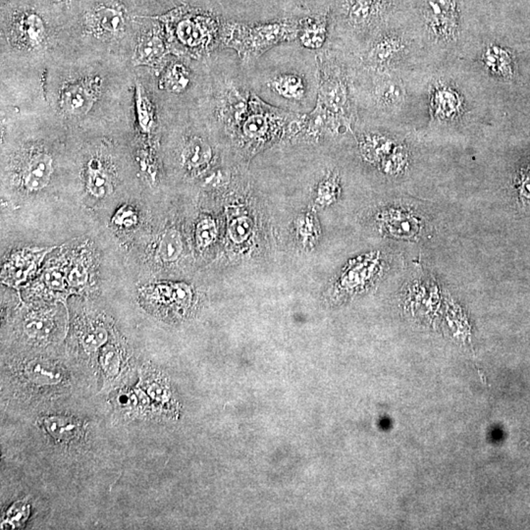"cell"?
Segmentation results:
<instances>
[{
	"instance_id": "277c9868",
	"label": "cell",
	"mask_w": 530,
	"mask_h": 530,
	"mask_svg": "<svg viewBox=\"0 0 530 530\" xmlns=\"http://www.w3.org/2000/svg\"><path fill=\"white\" fill-rule=\"evenodd\" d=\"M423 15L431 37L444 43L457 40L461 21L457 0H424Z\"/></svg>"
},
{
	"instance_id": "603a6c76",
	"label": "cell",
	"mask_w": 530,
	"mask_h": 530,
	"mask_svg": "<svg viewBox=\"0 0 530 530\" xmlns=\"http://www.w3.org/2000/svg\"><path fill=\"white\" fill-rule=\"evenodd\" d=\"M196 241L201 247L206 248L216 241L217 236L216 223L211 219H203L196 226Z\"/></svg>"
},
{
	"instance_id": "5bb4252c",
	"label": "cell",
	"mask_w": 530,
	"mask_h": 530,
	"mask_svg": "<svg viewBox=\"0 0 530 530\" xmlns=\"http://www.w3.org/2000/svg\"><path fill=\"white\" fill-rule=\"evenodd\" d=\"M64 105L67 110L72 113H82L89 110L92 102V92L89 88L83 85H75L70 87L64 92Z\"/></svg>"
},
{
	"instance_id": "e0dca14e",
	"label": "cell",
	"mask_w": 530,
	"mask_h": 530,
	"mask_svg": "<svg viewBox=\"0 0 530 530\" xmlns=\"http://www.w3.org/2000/svg\"><path fill=\"white\" fill-rule=\"evenodd\" d=\"M88 188L92 196L103 198L107 196L111 190V183L107 174L102 171V165L98 160H92L90 164L89 180Z\"/></svg>"
},
{
	"instance_id": "cb8c5ba5",
	"label": "cell",
	"mask_w": 530,
	"mask_h": 530,
	"mask_svg": "<svg viewBox=\"0 0 530 530\" xmlns=\"http://www.w3.org/2000/svg\"><path fill=\"white\" fill-rule=\"evenodd\" d=\"M107 331L102 327L92 328L87 331L82 338L83 345L89 351L97 350L107 342Z\"/></svg>"
},
{
	"instance_id": "44dd1931",
	"label": "cell",
	"mask_w": 530,
	"mask_h": 530,
	"mask_svg": "<svg viewBox=\"0 0 530 530\" xmlns=\"http://www.w3.org/2000/svg\"><path fill=\"white\" fill-rule=\"evenodd\" d=\"M95 26L106 33H116L122 29L124 18L122 13L113 9H102L95 14Z\"/></svg>"
},
{
	"instance_id": "f546056e",
	"label": "cell",
	"mask_w": 530,
	"mask_h": 530,
	"mask_svg": "<svg viewBox=\"0 0 530 530\" xmlns=\"http://www.w3.org/2000/svg\"><path fill=\"white\" fill-rule=\"evenodd\" d=\"M526 179V178H524ZM521 196H526V198H530V176H527L526 180L521 184Z\"/></svg>"
},
{
	"instance_id": "4fadbf2b",
	"label": "cell",
	"mask_w": 530,
	"mask_h": 530,
	"mask_svg": "<svg viewBox=\"0 0 530 530\" xmlns=\"http://www.w3.org/2000/svg\"><path fill=\"white\" fill-rule=\"evenodd\" d=\"M43 423L49 435L60 442L74 440L81 431V424L64 416H51L45 418Z\"/></svg>"
},
{
	"instance_id": "9c48e42d",
	"label": "cell",
	"mask_w": 530,
	"mask_h": 530,
	"mask_svg": "<svg viewBox=\"0 0 530 530\" xmlns=\"http://www.w3.org/2000/svg\"><path fill=\"white\" fill-rule=\"evenodd\" d=\"M267 87L278 97L293 102H302L307 95L306 80L298 73L277 75L268 81Z\"/></svg>"
},
{
	"instance_id": "ac0fdd59",
	"label": "cell",
	"mask_w": 530,
	"mask_h": 530,
	"mask_svg": "<svg viewBox=\"0 0 530 530\" xmlns=\"http://www.w3.org/2000/svg\"><path fill=\"white\" fill-rule=\"evenodd\" d=\"M182 250L183 244L179 233L173 229L165 231L159 245V255L161 260L172 263L178 260Z\"/></svg>"
},
{
	"instance_id": "2e32d148",
	"label": "cell",
	"mask_w": 530,
	"mask_h": 530,
	"mask_svg": "<svg viewBox=\"0 0 530 530\" xmlns=\"http://www.w3.org/2000/svg\"><path fill=\"white\" fill-rule=\"evenodd\" d=\"M28 378L38 385H55L62 381L61 372L49 364L35 363L26 369Z\"/></svg>"
},
{
	"instance_id": "7c38bea8",
	"label": "cell",
	"mask_w": 530,
	"mask_h": 530,
	"mask_svg": "<svg viewBox=\"0 0 530 530\" xmlns=\"http://www.w3.org/2000/svg\"><path fill=\"white\" fill-rule=\"evenodd\" d=\"M300 43L309 51H318L327 38V19L325 17L309 20L300 28Z\"/></svg>"
},
{
	"instance_id": "3957f363",
	"label": "cell",
	"mask_w": 530,
	"mask_h": 530,
	"mask_svg": "<svg viewBox=\"0 0 530 530\" xmlns=\"http://www.w3.org/2000/svg\"><path fill=\"white\" fill-rule=\"evenodd\" d=\"M318 94L317 105L331 115L350 121V90L347 79L334 60L327 54L317 55Z\"/></svg>"
},
{
	"instance_id": "484cf974",
	"label": "cell",
	"mask_w": 530,
	"mask_h": 530,
	"mask_svg": "<svg viewBox=\"0 0 530 530\" xmlns=\"http://www.w3.org/2000/svg\"><path fill=\"white\" fill-rule=\"evenodd\" d=\"M252 231V224L247 217H239L232 221L229 226L230 237L233 241L242 243L248 239Z\"/></svg>"
},
{
	"instance_id": "6da1fadb",
	"label": "cell",
	"mask_w": 530,
	"mask_h": 530,
	"mask_svg": "<svg viewBox=\"0 0 530 530\" xmlns=\"http://www.w3.org/2000/svg\"><path fill=\"white\" fill-rule=\"evenodd\" d=\"M301 115L274 107L252 92L249 111L236 138L248 151L257 152L283 136H295Z\"/></svg>"
},
{
	"instance_id": "7a4b0ae2",
	"label": "cell",
	"mask_w": 530,
	"mask_h": 530,
	"mask_svg": "<svg viewBox=\"0 0 530 530\" xmlns=\"http://www.w3.org/2000/svg\"><path fill=\"white\" fill-rule=\"evenodd\" d=\"M300 28L291 25H267L258 27L236 26L224 33L222 45L234 49L243 61L255 60L266 51L298 37Z\"/></svg>"
},
{
	"instance_id": "52a82bcc",
	"label": "cell",
	"mask_w": 530,
	"mask_h": 530,
	"mask_svg": "<svg viewBox=\"0 0 530 530\" xmlns=\"http://www.w3.org/2000/svg\"><path fill=\"white\" fill-rule=\"evenodd\" d=\"M393 0H347L346 19L356 29H369L387 14Z\"/></svg>"
},
{
	"instance_id": "5b68a950",
	"label": "cell",
	"mask_w": 530,
	"mask_h": 530,
	"mask_svg": "<svg viewBox=\"0 0 530 530\" xmlns=\"http://www.w3.org/2000/svg\"><path fill=\"white\" fill-rule=\"evenodd\" d=\"M252 92L241 85L227 82L222 88L216 107V117L227 133L236 138L249 111Z\"/></svg>"
},
{
	"instance_id": "83f0119b",
	"label": "cell",
	"mask_w": 530,
	"mask_h": 530,
	"mask_svg": "<svg viewBox=\"0 0 530 530\" xmlns=\"http://www.w3.org/2000/svg\"><path fill=\"white\" fill-rule=\"evenodd\" d=\"M139 123L144 127L147 128L151 124V115H149V107H147V100H143L142 97H139Z\"/></svg>"
},
{
	"instance_id": "4dcf8cb0",
	"label": "cell",
	"mask_w": 530,
	"mask_h": 530,
	"mask_svg": "<svg viewBox=\"0 0 530 530\" xmlns=\"http://www.w3.org/2000/svg\"><path fill=\"white\" fill-rule=\"evenodd\" d=\"M135 216V214L133 213V211H122L121 212V217H124V218H120L121 223L123 225H127V226H129V225H132L134 223L133 221H129L128 217L129 216Z\"/></svg>"
},
{
	"instance_id": "8992f818",
	"label": "cell",
	"mask_w": 530,
	"mask_h": 530,
	"mask_svg": "<svg viewBox=\"0 0 530 530\" xmlns=\"http://www.w3.org/2000/svg\"><path fill=\"white\" fill-rule=\"evenodd\" d=\"M405 40L397 33H385L372 41L364 56L366 66L383 70L393 63L405 51Z\"/></svg>"
},
{
	"instance_id": "d4e9b609",
	"label": "cell",
	"mask_w": 530,
	"mask_h": 530,
	"mask_svg": "<svg viewBox=\"0 0 530 530\" xmlns=\"http://www.w3.org/2000/svg\"><path fill=\"white\" fill-rule=\"evenodd\" d=\"M100 364L107 376H115L119 372L121 364L118 351L113 347H106L100 356Z\"/></svg>"
},
{
	"instance_id": "f1b7e54d",
	"label": "cell",
	"mask_w": 530,
	"mask_h": 530,
	"mask_svg": "<svg viewBox=\"0 0 530 530\" xmlns=\"http://www.w3.org/2000/svg\"><path fill=\"white\" fill-rule=\"evenodd\" d=\"M149 394L152 396L155 400L161 401L164 400L166 392L164 391V388L159 387L157 384H152L149 388Z\"/></svg>"
},
{
	"instance_id": "9a60e30c",
	"label": "cell",
	"mask_w": 530,
	"mask_h": 530,
	"mask_svg": "<svg viewBox=\"0 0 530 530\" xmlns=\"http://www.w3.org/2000/svg\"><path fill=\"white\" fill-rule=\"evenodd\" d=\"M180 41L183 45L191 48H204L211 45V33L201 29L200 26L183 23L178 32Z\"/></svg>"
},
{
	"instance_id": "30bf717a",
	"label": "cell",
	"mask_w": 530,
	"mask_h": 530,
	"mask_svg": "<svg viewBox=\"0 0 530 530\" xmlns=\"http://www.w3.org/2000/svg\"><path fill=\"white\" fill-rule=\"evenodd\" d=\"M211 159V146L198 137L191 138L184 146L183 164L191 171H201L208 166Z\"/></svg>"
},
{
	"instance_id": "ba28073f",
	"label": "cell",
	"mask_w": 530,
	"mask_h": 530,
	"mask_svg": "<svg viewBox=\"0 0 530 530\" xmlns=\"http://www.w3.org/2000/svg\"><path fill=\"white\" fill-rule=\"evenodd\" d=\"M53 159L46 154H38L30 160L23 175L25 188L31 192L43 190L53 174Z\"/></svg>"
},
{
	"instance_id": "ffe728a7",
	"label": "cell",
	"mask_w": 530,
	"mask_h": 530,
	"mask_svg": "<svg viewBox=\"0 0 530 530\" xmlns=\"http://www.w3.org/2000/svg\"><path fill=\"white\" fill-rule=\"evenodd\" d=\"M190 84V74L181 63L172 64L165 73L164 85L169 92H182Z\"/></svg>"
},
{
	"instance_id": "7402d4cb",
	"label": "cell",
	"mask_w": 530,
	"mask_h": 530,
	"mask_svg": "<svg viewBox=\"0 0 530 530\" xmlns=\"http://www.w3.org/2000/svg\"><path fill=\"white\" fill-rule=\"evenodd\" d=\"M53 323L51 318L46 317H35L30 318L25 323V333L30 338L41 340L51 334L53 330Z\"/></svg>"
},
{
	"instance_id": "d6986e66",
	"label": "cell",
	"mask_w": 530,
	"mask_h": 530,
	"mask_svg": "<svg viewBox=\"0 0 530 530\" xmlns=\"http://www.w3.org/2000/svg\"><path fill=\"white\" fill-rule=\"evenodd\" d=\"M164 43L157 37L144 38L137 48V59L139 64H151L164 55Z\"/></svg>"
},
{
	"instance_id": "4316f807",
	"label": "cell",
	"mask_w": 530,
	"mask_h": 530,
	"mask_svg": "<svg viewBox=\"0 0 530 530\" xmlns=\"http://www.w3.org/2000/svg\"><path fill=\"white\" fill-rule=\"evenodd\" d=\"M23 30L30 40L37 41L41 37L43 24L37 16H29L23 22Z\"/></svg>"
},
{
	"instance_id": "8fae6325",
	"label": "cell",
	"mask_w": 530,
	"mask_h": 530,
	"mask_svg": "<svg viewBox=\"0 0 530 530\" xmlns=\"http://www.w3.org/2000/svg\"><path fill=\"white\" fill-rule=\"evenodd\" d=\"M404 89L399 82L394 80H380L373 90L374 102L379 108L392 110L402 105Z\"/></svg>"
}]
</instances>
